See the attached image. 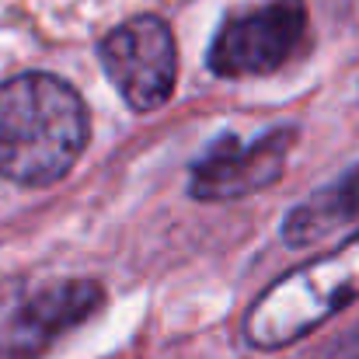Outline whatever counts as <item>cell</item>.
<instances>
[{
    "mask_svg": "<svg viewBox=\"0 0 359 359\" xmlns=\"http://www.w3.org/2000/svg\"><path fill=\"white\" fill-rule=\"evenodd\" d=\"M339 359H359V332L349 339V342H346V349L339 353Z\"/></svg>",
    "mask_w": 359,
    "mask_h": 359,
    "instance_id": "obj_9",
    "label": "cell"
},
{
    "mask_svg": "<svg viewBox=\"0 0 359 359\" xmlns=\"http://www.w3.org/2000/svg\"><path fill=\"white\" fill-rule=\"evenodd\" d=\"M359 300V234L342 248L276 279L248 311L244 335L255 349H283Z\"/></svg>",
    "mask_w": 359,
    "mask_h": 359,
    "instance_id": "obj_2",
    "label": "cell"
},
{
    "mask_svg": "<svg viewBox=\"0 0 359 359\" xmlns=\"http://www.w3.org/2000/svg\"><path fill=\"white\" fill-rule=\"evenodd\" d=\"M293 129H272L255 143H241L238 136L217 140L192 168V196L206 203L241 199L272 185L290 157Z\"/></svg>",
    "mask_w": 359,
    "mask_h": 359,
    "instance_id": "obj_5",
    "label": "cell"
},
{
    "mask_svg": "<svg viewBox=\"0 0 359 359\" xmlns=\"http://www.w3.org/2000/svg\"><path fill=\"white\" fill-rule=\"evenodd\" d=\"M307 35L304 0H269L234 14L210 46V70L217 77L276 74Z\"/></svg>",
    "mask_w": 359,
    "mask_h": 359,
    "instance_id": "obj_4",
    "label": "cell"
},
{
    "mask_svg": "<svg viewBox=\"0 0 359 359\" xmlns=\"http://www.w3.org/2000/svg\"><path fill=\"white\" fill-rule=\"evenodd\" d=\"M143 4L154 0H0V53H14V46L84 35Z\"/></svg>",
    "mask_w": 359,
    "mask_h": 359,
    "instance_id": "obj_6",
    "label": "cell"
},
{
    "mask_svg": "<svg viewBox=\"0 0 359 359\" xmlns=\"http://www.w3.org/2000/svg\"><path fill=\"white\" fill-rule=\"evenodd\" d=\"M88 147V109L53 74H21L0 84V178L53 185Z\"/></svg>",
    "mask_w": 359,
    "mask_h": 359,
    "instance_id": "obj_1",
    "label": "cell"
},
{
    "mask_svg": "<svg viewBox=\"0 0 359 359\" xmlns=\"http://www.w3.org/2000/svg\"><path fill=\"white\" fill-rule=\"evenodd\" d=\"M102 67L133 112L161 109L175 91L178 56L171 28L154 14H133L102 39Z\"/></svg>",
    "mask_w": 359,
    "mask_h": 359,
    "instance_id": "obj_3",
    "label": "cell"
},
{
    "mask_svg": "<svg viewBox=\"0 0 359 359\" xmlns=\"http://www.w3.org/2000/svg\"><path fill=\"white\" fill-rule=\"evenodd\" d=\"M353 217H359V168H353L335 185H328L325 192L311 196L307 203H300L286 217L283 238L290 244H297V248H304V244L325 238L328 231H335L339 224H346Z\"/></svg>",
    "mask_w": 359,
    "mask_h": 359,
    "instance_id": "obj_7",
    "label": "cell"
},
{
    "mask_svg": "<svg viewBox=\"0 0 359 359\" xmlns=\"http://www.w3.org/2000/svg\"><path fill=\"white\" fill-rule=\"evenodd\" d=\"M98 300H102V290H98L95 283H81V279H77V283L53 286V290L39 293V297L25 307L18 328H21L25 335H32L35 342H42V339H49V335H60V332L81 325V321L98 307Z\"/></svg>",
    "mask_w": 359,
    "mask_h": 359,
    "instance_id": "obj_8",
    "label": "cell"
}]
</instances>
